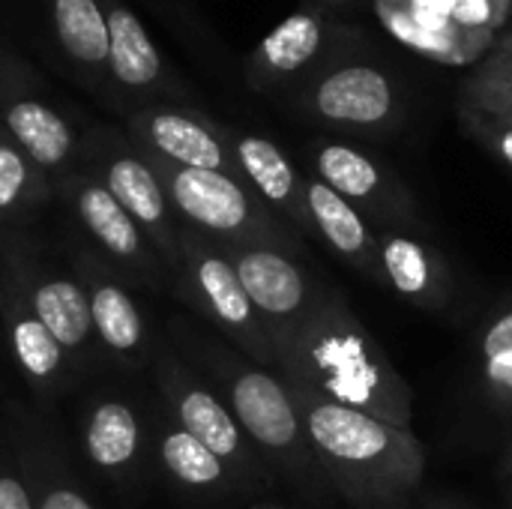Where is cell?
Segmentation results:
<instances>
[{
    "label": "cell",
    "mask_w": 512,
    "mask_h": 509,
    "mask_svg": "<svg viewBox=\"0 0 512 509\" xmlns=\"http://www.w3.org/2000/svg\"><path fill=\"white\" fill-rule=\"evenodd\" d=\"M150 387L162 408L210 453H216L228 471L237 477L243 495H255L270 486L273 468L246 438L222 396L174 351V345L159 333L150 360Z\"/></svg>",
    "instance_id": "cell-7"
},
{
    "label": "cell",
    "mask_w": 512,
    "mask_h": 509,
    "mask_svg": "<svg viewBox=\"0 0 512 509\" xmlns=\"http://www.w3.org/2000/svg\"><path fill=\"white\" fill-rule=\"evenodd\" d=\"M120 117L126 135L147 156L177 168H201L240 177L228 144V129L210 114L177 102H141L120 108Z\"/></svg>",
    "instance_id": "cell-18"
},
{
    "label": "cell",
    "mask_w": 512,
    "mask_h": 509,
    "mask_svg": "<svg viewBox=\"0 0 512 509\" xmlns=\"http://www.w3.org/2000/svg\"><path fill=\"white\" fill-rule=\"evenodd\" d=\"M252 509H285V507H282V504H267V501H264V504H255Z\"/></svg>",
    "instance_id": "cell-35"
},
{
    "label": "cell",
    "mask_w": 512,
    "mask_h": 509,
    "mask_svg": "<svg viewBox=\"0 0 512 509\" xmlns=\"http://www.w3.org/2000/svg\"><path fill=\"white\" fill-rule=\"evenodd\" d=\"M309 165L312 177L351 201L378 231L393 228L417 234L423 228L417 198L396 177V171H390L372 153L345 141H312Z\"/></svg>",
    "instance_id": "cell-17"
},
{
    "label": "cell",
    "mask_w": 512,
    "mask_h": 509,
    "mask_svg": "<svg viewBox=\"0 0 512 509\" xmlns=\"http://www.w3.org/2000/svg\"><path fill=\"white\" fill-rule=\"evenodd\" d=\"M294 390V387H291ZM309 450L327 486L354 509H402L423 483L426 447L414 429L294 390Z\"/></svg>",
    "instance_id": "cell-3"
},
{
    "label": "cell",
    "mask_w": 512,
    "mask_h": 509,
    "mask_svg": "<svg viewBox=\"0 0 512 509\" xmlns=\"http://www.w3.org/2000/svg\"><path fill=\"white\" fill-rule=\"evenodd\" d=\"M228 129V144L240 171V180L300 237H315V225L306 204V174L288 159V153L255 132Z\"/></svg>",
    "instance_id": "cell-21"
},
{
    "label": "cell",
    "mask_w": 512,
    "mask_h": 509,
    "mask_svg": "<svg viewBox=\"0 0 512 509\" xmlns=\"http://www.w3.org/2000/svg\"><path fill=\"white\" fill-rule=\"evenodd\" d=\"M306 204L315 225V237L324 240L342 261H348L360 276L384 288L381 258H378V228L339 192H333L318 177L306 174Z\"/></svg>",
    "instance_id": "cell-25"
},
{
    "label": "cell",
    "mask_w": 512,
    "mask_h": 509,
    "mask_svg": "<svg viewBox=\"0 0 512 509\" xmlns=\"http://www.w3.org/2000/svg\"><path fill=\"white\" fill-rule=\"evenodd\" d=\"M0 342L3 363L12 372L18 393L36 408L57 414L66 399L78 393V381L54 342L51 330L39 318L21 270L0 240Z\"/></svg>",
    "instance_id": "cell-11"
},
{
    "label": "cell",
    "mask_w": 512,
    "mask_h": 509,
    "mask_svg": "<svg viewBox=\"0 0 512 509\" xmlns=\"http://www.w3.org/2000/svg\"><path fill=\"white\" fill-rule=\"evenodd\" d=\"M78 168L96 177L120 207L144 228L150 243L156 246L168 276L177 270L180 261V228L165 183L147 153L120 129L93 123L81 129V156Z\"/></svg>",
    "instance_id": "cell-10"
},
{
    "label": "cell",
    "mask_w": 512,
    "mask_h": 509,
    "mask_svg": "<svg viewBox=\"0 0 512 509\" xmlns=\"http://www.w3.org/2000/svg\"><path fill=\"white\" fill-rule=\"evenodd\" d=\"M150 429H153V468L174 489L192 498H207V501L243 495L228 465L216 453H210L198 438H192L162 408L156 396L150 399Z\"/></svg>",
    "instance_id": "cell-22"
},
{
    "label": "cell",
    "mask_w": 512,
    "mask_h": 509,
    "mask_svg": "<svg viewBox=\"0 0 512 509\" xmlns=\"http://www.w3.org/2000/svg\"><path fill=\"white\" fill-rule=\"evenodd\" d=\"M147 3H153V6H156V3H159V0H147ZM162 3H165V0H162Z\"/></svg>",
    "instance_id": "cell-39"
},
{
    "label": "cell",
    "mask_w": 512,
    "mask_h": 509,
    "mask_svg": "<svg viewBox=\"0 0 512 509\" xmlns=\"http://www.w3.org/2000/svg\"><path fill=\"white\" fill-rule=\"evenodd\" d=\"M510 465H512V462H510ZM510 483H512V474H510Z\"/></svg>",
    "instance_id": "cell-40"
},
{
    "label": "cell",
    "mask_w": 512,
    "mask_h": 509,
    "mask_svg": "<svg viewBox=\"0 0 512 509\" xmlns=\"http://www.w3.org/2000/svg\"><path fill=\"white\" fill-rule=\"evenodd\" d=\"M480 369H483V393H486V399L504 417H512V354L480 360Z\"/></svg>",
    "instance_id": "cell-31"
},
{
    "label": "cell",
    "mask_w": 512,
    "mask_h": 509,
    "mask_svg": "<svg viewBox=\"0 0 512 509\" xmlns=\"http://www.w3.org/2000/svg\"><path fill=\"white\" fill-rule=\"evenodd\" d=\"M162 336L222 396L264 462L309 498H321L327 480L309 450L294 390L273 369L252 363L231 342L207 333L192 315H168Z\"/></svg>",
    "instance_id": "cell-2"
},
{
    "label": "cell",
    "mask_w": 512,
    "mask_h": 509,
    "mask_svg": "<svg viewBox=\"0 0 512 509\" xmlns=\"http://www.w3.org/2000/svg\"><path fill=\"white\" fill-rule=\"evenodd\" d=\"M306 117L348 132L378 135L402 123L405 105L396 81L372 63H333L306 78L300 90Z\"/></svg>",
    "instance_id": "cell-15"
},
{
    "label": "cell",
    "mask_w": 512,
    "mask_h": 509,
    "mask_svg": "<svg viewBox=\"0 0 512 509\" xmlns=\"http://www.w3.org/2000/svg\"><path fill=\"white\" fill-rule=\"evenodd\" d=\"M378 12L381 21L387 24V30L408 48H414L417 54L447 63V66H465V63H480L492 45H495V33L492 30H471V27H429L426 21H420L414 12L390 3V0H378Z\"/></svg>",
    "instance_id": "cell-27"
},
{
    "label": "cell",
    "mask_w": 512,
    "mask_h": 509,
    "mask_svg": "<svg viewBox=\"0 0 512 509\" xmlns=\"http://www.w3.org/2000/svg\"><path fill=\"white\" fill-rule=\"evenodd\" d=\"M348 36H357V30L342 24L330 6L306 3L246 54V84L258 93H273L300 78H312L321 72V63L348 42Z\"/></svg>",
    "instance_id": "cell-16"
},
{
    "label": "cell",
    "mask_w": 512,
    "mask_h": 509,
    "mask_svg": "<svg viewBox=\"0 0 512 509\" xmlns=\"http://www.w3.org/2000/svg\"><path fill=\"white\" fill-rule=\"evenodd\" d=\"M45 18L66 72L108 99V24L99 0H45Z\"/></svg>",
    "instance_id": "cell-24"
},
{
    "label": "cell",
    "mask_w": 512,
    "mask_h": 509,
    "mask_svg": "<svg viewBox=\"0 0 512 509\" xmlns=\"http://www.w3.org/2000/svg\"><path fill=\"white\" fill-rule=\"evenodd\" d=\"M168 297L183 303L198 321L213 327L252 363L276 372L273 342L225 252L192 228H180V261L171 273Z\"/></svg>",
    "instance_id": "cell-8"
},
{
    "label": "cell",
    "mask_w": 512,
    "mask_h": 509,
    "mask_svg": "<svg viewBox=\"0 0 512 509\" xmlns=\"http://www.w3.org/2000/svg\"><path fill=\"white\" fill-rule=\"evenodd\" d=\"M159 171L177 219L213 243L270 246L303 255L306 246L240 177L201 168H177L147 156Z\"/></svg>",
    "instance_id": "cell-6"
},
{
    "label": "cell",
    "mask_w": 512,
    "mask_h": 509,
    "mask_svg": "<svg viewBox=\"0 0 512 509\" xmlns=\"http://www.w3.org/2000/svg\"><path fill=\"white\" fill-rule=\"evenodd\" d=\"M0 366H6V363H3V342H0Z\"/></svg>",
    "instance_id": "cell-37"
},
{
    "label": "cell",
    "mask_w": 512,
    "mask_h": 509,
    "mask_svg": "<svg viewBox=\"0 0 512 509\" xmlns=\"http://www.w3.org/2000/svg\"><path fill=\"white\" fill-rule=\"evenodd\" d=\"M276 375L327 402L411 429L414 390L339 288H324L303 324L276 345Z\"/></svg>",
    "instance_id": "cell-1"
},
{
    "label": "cell",
    "mask_w": 512,
    "mask_h": 509,
    "mask_svg": "<svg viewBox=\"0 0 512 509\" xmlns=\"http://www.w3.org/2000/svg\"><path fill=\"white\" fill-rule=\"evenodd\" d=\"M507 459H510V462H512V441H510V450H507Z\"/></svg>",
    "instance_id": "cell-38"
},
{
    "label": "cell",
    "mask_w": 512,
    "mask_h": 509,
    "mask_svg": "<svg viewBox=\"0 0 512 509\" xmlns=\"http://www.w3.org/2000/svg\"><path fill=\"white\" fill-rule=\"evenodd\" d=\"M63 240L87 288L93 330L108 369L126 378H147L159 333L153 330L147 309L138 300V288L126 276H120L108 261H102L69 228L63 231Z\"/></svg>",
    "instance_id": "cell-12"
},
{
    "label": "cell",
    "mask_w": 512,
    "mask_h": 509,
    "mask_svg": "<svg viewBox=\"0 0 512 509\" xmlns=\"http://www.w3.org/2000/svg\"><path fill=\"white\" fill-rule=\"evenodd\" d=\"M54 192L63 222L78 240H84L138 291L168 294L171 276L156 246L96 177H90L84 168H75L54 180Z\"/></svg>",
    "instance_id": "cell-9"
},
{
    "label": "cell",
    "mask_w": 512,
    "mask_h": 509,
    "mask_svg": "<svg viewBox=\"0 0 512 509\" xmlns=\"http://www.w3.org/2000/svg\"><path fill=\"white\" fill-rule=\"evenodd\" d=\"M54 207V180L0 126V228H42Z\"/></svg>",
    "instance_id": "cell-26"
},
{
    "label": "cell",
    "mask_w": 512,
    "mask_h": 509,
    "mask_svg": "<svg viewBox=\"0 0 512 509\" xmlns=\"http://www.w3.org/2000/svg\"><path fill=\"white\" fill-rule=\"evenodd\" d=\"M0 240L12 252L27 285V294L39 318L51 330L54 342L60 345L78 381V390L93 378L111 372L93 330L87 288L69 258L63 234H51L45 228H0Z\"/></svg>",
    "instance_id": "cell-5"
},
{
    "label": "cell",
    "mask_w": 512,
    "mask_h": 509,
    "mask_svg": "<svg viewBox=\"0 0 512 509\" xmlns=\"http://www.w3.org/2000/svg\"><path fill=\"white\" fill-rule=\"evenodd\" d=\"M483 63L495 66V69H504V72H512V30L510 33H501L492 45V51L483 57Z\"/></svg>",
    "instance_id": "cell-33"
},
{
    "label": "cell",
    "mask_w": 512,
    "mask_h": 509,
    "mask_svg": "<svg viewBox=\"0 0 512 509\" xmlns=\"http://www.w3.org/2000/svg\"><path fill=\"white\" fill-rule=\"evenodd\" d=\"M459 126L471 141H477L483 150L498 156L512 171V126H507L501 117H492L468 105H459Z\"/></svg>",
    "instance_id": "cell-30"
},
{
    "label": "cell",
    "mask_w": 512,
    "mask_h": 509,
    "mask_svg": "<svg viewBox=\"0 0 512 509\" xmlns=\"http://www.w3.org/2000/svg\"><path fill=\"white\" fill-rule=\"evenodd\" d=\"M108 24V105L177 102L186 90L171 75L141 15L126 0H99Z\"/></svg>",
    "instance_id": "cell-20"
},
{
    "label": "cell",
    "mask_w": 512,
    "mask_h": 509,
    "mask_svg": "<svg viewBox=\"0 0 512 509\" xmlns=\"http://www.w3.org/2000/svg\"><path fill=\"white\" fill-rule=\"evenodd\" d=\"M0 126L51 177L78 168L81 129L48 93L39 72L0 39Z\"/></svg>",
    "instance_id": "cell-13"
},
{
    "label": "cell",
    "mask_w": 512,
    "mask_h": 509,
    "mask_svg": "<svg viewBox=\"0 0 512 509\" xmlns=\"http://www.w3.org/2000/svg\"><path fill=\"white\" fill-rule=\"evenodd\" d=\"M309 3H321V6H339V3H351V0H309Z\"/></svg>",
    "instance_id": "cell-34"
},
{
    "label": "cell",
    "mask_w": 512,
    "mask_h": 509,
    "mask_svg": "<svg viewBox=\"0 0 512 509\" xmlns=\"http://www.w3.org/2000/svg\"><path fill=\"white\" fill-rule=\"evenodd\" d=\"M378 258L384 288L417 309H444L453 297V276L447 258L420 234L378 231Z\"/></svg>",
    "instance_id": "cell-23"
},
{
    "label": "cell",
    "mask_w": 512,
    "mask_h": 509,
    "mask_svg": "<svg viewBox=\"0 0 512 509\" xmlns=\"http://www.w3.org/2000/svg\"><path fill=\"white\" fill-rule=\"evenodd\" d=\"M216 246L234 264L276 351V345L303 324V318L312 312L324 288L306 273V267L294 255L282 249L240 246V243H216Z\"/></svg>",
    "instance_id": "cell-19"
},
{
    "label": "cell",
    "mask_w": 512,
    "mask_h": 509,
    "mask_svg": "<svg viewBox=\"0 0 512 509\" xmlns=\"http://www.w3.org/2000/svg\"><path fill=\"white\" fill-rule=\"evenodd\" d=\"M459 105H468L495 117H512V72L495 69L480 60L459 87Z\"/></svg>",
    "instance_id": "cell-28"
},
{
    "label": "cell",
    "mask_w": 512,
    "mask_h": 509,
    "mask_svg": "<svg viewBox=\"0 0 512 509\" xmlns=\"http://www.w3.org/2000/svg\"><path fill=\"white\" fill-rule=\"evenodd\" d=\"M135 381L105 372L72 396L78 459L123 504L141 501L156 474L150 402Z\"/></svg>",
    "instance_id": "cell-4"
},
{
    "label": "cell",
    "mask_w": 512,
    "mask_h": 509,
    "mask_svg": "<svg viewBox=\"0 0 512 509\" xmlns=\"http://www.w3.org/2000/svg\"><path fill=\"white\" fill-rule=\"evenodd\" d=\"M0 509H36L27 471L0 414Z\"/></svg>",
    "instance_id": "cell-29"
},
{
    "label": "cell",
    "mask_w": 512,
    "mask_h": 509,
    "mask_svg": "<svg viewBox=\"0 0 512 509\" xmlns=\"http://www.w3.org/2000/svg\"><path fill=\"white\" fill-rule=\"evenodd\" d=\"M429 509H453V507H444V504H432Z\"/></svg>",
    "instance_id": "cell-36"
},
{
    "label": "cell",
    "mask_w": 512,
    "mask_h": 509,
    "mask_svg": "<svg viewBox=\"0 0 512 509\" xmlns=\"http://www.w3.org/2000/svg\"><path fill=\"white\" fill-rule=\"evenodd\" d=\"M477 351H480V360L512 354V303H507L504 309H498L480 327V333H477Z\"/></svg>",
    "instance_id": "cell-32"
},
{
    "label": "cell",
    "mask_w": 512,
    "mask_h": 509,
    "mask_svg": "<svg viewBox=\"0 0 512 509\" xmlns=\"http://www.w3.org/2000/svg\"><path fill=\"white\" fill-rule=\"evenodd\" d=\"M0 414L21 456L36 509H99L57 414L27 402L0 378Z\"/></svg>",
    "instance_id": "cell-14"
}]
</instances>
